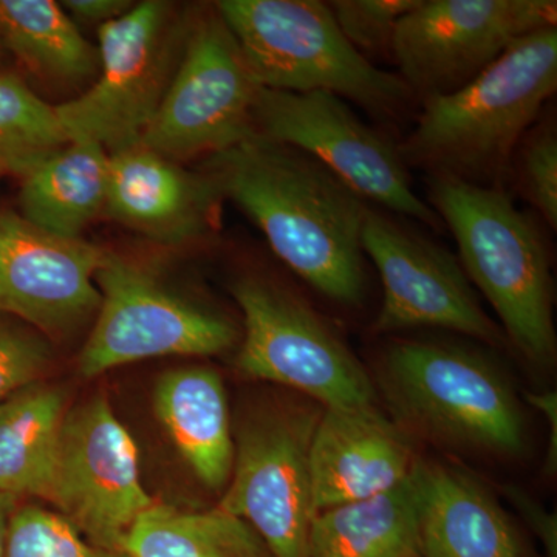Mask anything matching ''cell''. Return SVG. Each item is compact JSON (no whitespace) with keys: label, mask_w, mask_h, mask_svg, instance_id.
I'll list each match as a JSON object with an SVG mask.
<instances>
[{"label":"cell","mask_w":557,"mask_h":557,"mask_svg":"<svg viewBox=\"0 0 557 557\" xmlns=\"http://www.w3.org/2000/svg\"><path fill=\"white\" fill-rule=\"evenodd\" d=\"M207 174L289 270L325 298L361 306L368 201L307 153L258 134L209 157Z\"/></svg>","instance_id":"6da1fadb"},{"label":"cell","mask_w":557,"mask_h":557,"mask_svg":"<svg viewBox=\"0 0 557 557\" xmlns=\"http://www.w3.org/2000/svg\"><path fill=\"white\" fill-rule=\"evenodd\" d=\"M557 90V27L519 39L463 89L420 102L406 166L505 189L512 157Z\"/></svg>","instance_id":"7a4b0ae2"},{"label":"cell","mask_w":557,"mask_h":557,"mask_svg":"<svg viewBox=\"0 0 557 557\" xmlns=\"http://www.w3.org/2000/svg\"><path fill=\"white\" fill-rule=\"evenodd\" d=\"M428 203L456 239L458 260L502 321L505 338L539 369L556 361L549 252L536 220L507 189L428 175Z\"/></svg>","instance_id":"3957f363"},{"label":"cell","mask_w":557,"mask_h":557,"mask_svg":"<svg viewBox=\"0 0 557 557\" xmlns=\"http://www.w3.org/2000/svg\"><path fill=\"white\" fill-rule=\"evenodd\" d=\"M376 381L406 434L445 448L516 457L527 424L502 370L460 344L399 339L381 351Z\"/></svg>","instance_id":"277c9868"},{"label":"cell","mask_w":557,"mask_h":557,"mask_svg":"<svg viewBox=\"0 0 557 557\" xmlns=\"http://www.w3.org/2000/svg\"><path fill=\"white\" fill-rule=\"evenodd\" d=\"M215 9L262 89L327 91L386 124L416 106L397 73L376 67L344 38L327 2L222 0Z\"/></svg>","instance_id":"5b68a950"},{"label":"cell","mask_w":557,"mask_h":557,"mask_svg":"<svg viewBox=\"0 0 557 557\" xmlns=\"http://www.w3.org/2000/svg\"><path fill=\"white\" fill-rule=\"evenodd\" d=\"M231 293L244 314L236 361L244 375L293 388L322 408L379 403L364 366L298 293L256 274L236 278Z\"/></svg>","instance_id":"8992f818"},{"label":"cell","mask_w":557,"mask_h":557,"mask_svg":"<svg viewBox=\"0 0 557 557\" xmlns=\"http://www.w3.org/2000/svg\"><path fill=\"white\" fill-rule=\"evenodd\" d=\"M189 22L177 20L172 3L146 0L101 25L98 79L57 106L69 139L97 143L109 156L138 146L177 70Z\"/></svg>","instance_id":"52a82bcc"},{"label":"cell","mask_w":557,"mask_h":557,"mask_svg":"<svg viewBox=\"0 0 557 557\" xmlns=\"http://www.w3.org/2000/svg\"><path fill=\"white\" fill-rule=\"evenodd\" d=\"M260 137L307 153L368 203L398 218L445 230L437 212L410 185L398 145L327 91L260 89L252 109Z\"/></svg>","instance_id":"ba28073f"},{"label":"cell","mask_w":557,"mask_h":557,"mask_svg":"<svg viewBox=\"0 0 557 557\" xmlns=\"http://www.w3.org/2000/svg\"><path fill=\"white\" fill-rule=\"evenodd\" d=\"M324 408L267 403L234 440V465L219 509L248 523L273 557H307L311 520L310 449Z\"/></svg>","instance_id":"9c48e42d"},{"label":"cell","mask_w":557,"mask_h":557,"mask_svg":"<svg viewBox=\"0 0 557 557\" xmlns=\"http://www.w3.org/2000/svg\"><path fill=\"white\" fill-rule=\"evenodd\" d=\"M260 89L211 7L190 20L177 70L139 146L174 161L233 148L256 134L252 109Z\"/></svg>","instance_id":"30bf717a"},{"label":"cell","mask_w":557,"mask_h":557,"mask_svg":"<svg viewBox=\"0 0 557 557\" xmlns=\"http://www.w3.org/2000/svg\"><path fill=\"white\" fill-rule=\"evenodd\" d=\"M556 25L555 0H418L391 58L420 104L463 89L512 44Z\"/></svg>","instance_id":"8fae6325"},{"label":"cell","mask_w":557,"mask_h":557,"mask_svg":"<svg viewBox=\"0 0 557 557\" xmlns=\"http://www.w3.org/2000/svg\"><path fill=\"white\" fill-rule=\"evenodd\" d=\"M95 282L100 309L78 361L86 379L148 358L219 355L236 343L228 318L175 295L113 252L106 251Z\"/></svg>","instance_id":"7c38bea8"},{"label":"cell","mask_w":557,"mask_h":557,"mask_svg":"<svg viewBox=\"0 0 557 557\" xmlns=\"http://www.w3.org/2000/svg\"><path fill=\"white\" fill-rule=\"evenodd\" d=\"M47 502L91 544L119 553L157 504L143 485L135 440L106 395L65 413Z\"/></svg>","instance_id":"4fadbf2b"},{"label":"cell","mask_w":557,"mask_h":557,"mask_svg":"<svg viewBox=\"0 0 557 557\" xmlns=\"http://www.w3.org/2000/svg\"><path fill=\"white\" fill-rule=\"evenodd\" d=\"M362 249L383 281V306L372 324L375 335L412 329H443L500 346L507 338L493 321L448 249L370 205Z\"/></svg>","instance_id":"5bb4252c"},{"label":"cell","mask_w":557,"mask_h":557,"mask_svg":"<svg viewBox=\"0 0 557 557\" xmlns=\"http://www.w3.org/2000/svg\"><path fill=\"white\" fill-rule=\"evenodd\" d=\"M106 249L54 236L0 212V313L42 333H64L98 313L95 282Z\"/></svg>","instance_id":"9a60e30c"},{"label":"cell","mask_w":557,"mask_h":557,"mask_svg":"<svg viewBox=\"0 0 557 557\" xmlns=\"http://www.w3.org/2000/svg\"><path fill=\"white\" fill-rule=\"evenodd\" d=\"M417 460L412 438L379 406L324 408L310 449L314 515L397 486Z\"/></svg>","instance_id":"2e32d148"},{"label":"cell","mask_w":557,"mask_h":557,"mask_svg":"<svg viewBox=\"0 0 557 557\" xmlns=\"http://www.w3.org/2000/svg\"><path fill=\"white\" fill-rule=\"evenodd\" d=\"M222 194L208 174L182 170L145 146L109 156L104 211L163 244H185L214 228Z\"/></svg>","instance_id":"e0dca14e"},{"label":"cell","mask_w":557,"mask_h":557,"mask_svg":"<svg viewBox=\"0 0 557 557\" xmlns=\"http://www.w3.org/2000/svg\"><path fill=\"white\" fill-rule=\"evenodd\" d=\"M410 479L421 557H530L496 497L463 469L417 460Z\"/></svg>","instance_id":"ac0fdd59"},{"label":"cell","mask_w":557,"mask_h":557,"mask_svg":"<svg viewBox=\"0 0 557 557\" xmlns=\"http://www.w3.org/2000/svg\"><path fill=\"white\" fill-rule=\"evenodd\" d=\"M156 410L197 479L214 491L226 487L234 438L222 376L201 366L164 373L156 388Z\"/></svg>","instance_id":"d6986e66"},{"label":"cell","mask_w":557,"mask_h":557,"mask_svg":"<svg viewBox=\"0 0 557 557\" xmlns=\"http://www.w3.org/2000/svg\"><path fill=\"white\" fill-rule=\"evenodd\" d=\"M109 153L87 139H70L22 177V218L54 236L79 239L104 209Z\"/></svg>","instance_id":"ffe728a7"},{"label":"cell","mask_w":557,"mask_h":557,"mask_svg":"<svg viewBox=\"0 0 557 557\" xmlns=\"http://www.w3.org/2000/svg\"><path fill=\"white\" fill-rule=\"evenodd\" d=\"M307 557H421L410 475L376 496L317 512Z\"/></svg>","instance_id":"44dd1931"},{"label":"cell","mask_w":557,"mask_h":557,"mask_svg":"<svg viewBox=\"0 0 557 557\" xmlns=\"http://www.w3.org/2000/svg\"><path fill=\"white\" fill-rule=\"evenodd\" d=\"M65 413L62 392L39 383L0 405V494L49 500Z\"/></svg>","instance_id":"7402d4cb"},{"label":"cell","mask_w":557,"mask_h":557,"mask_svg":"<svg viewBox=\"0 0 557 557\" xmlns=\"http://www.w3.org/2000/svg\"><path fill=\"white\" fill-rule=\"evenodd\" d=\"M0 47L58 83L83 84L100 73L98 47L53 0H0Z\"/></svg>","instance_id":"603a6c76"},{"label":"cell","mask_w":557,"mask_h":557,"mask_svg":"<svg viewBox=\"0 0 557 557\" xmlns=\"http://www.w3.org/2000/svg\"><path fill=\"white\" fill-rule=\"evenodd\" d=\"M126 557H273L245 520L222 509L183 511L156 504L134 523Z\"/></svg>","instance_id":"cb8c5ba5"},{"label":"cell","mask_w":557,"mask_h":557,"mask_svg":"<svg viewBox=\"0 0 557 557\" xmlns=\"http://www.w3.org/2000/svg\"><path fill=\"white\" fill-rule=\"evenodd\" d=\"M70 141L57 113L14 73L0 72V177L22 178Z\"/></svg>","instance_id":"d4e9b609"},{"label":"cell","mask_w":557,"mask_h":557,"mask_svg":"<svg viewBox=\"0 0 557 557\" xmlns=\"http://www.w3.org/2000/svg\"><path fill=\"white\" fill-rule=\"evenodd\" d=\"M508 183L549 230H557V126L552 110L545 109L519 143Z\"/></svg>","instance_id":"484cf974"},{"label":"cell","mask_w":557,"mask_h":557,"mask_svg":"<svg viewBox=\"0 0 557 557\" xmlns=\"http://www.w3.org/2000/svg\"><path fill=\"white\" fill-rule=\"evenodd\" d=\"M5 557H126L87 541L54 509L20 502L7 533Z\"/></svg>","instance_id":"4316f807"},{"label":"cell","mask_w":557,"mask_h":557,"mask_svg":"<svg viewBox=\"0 0 557 557\" xmlns=\"http://www.w3.org/2000/svg\"><path fill=\"white\" fill-rule=\"evenodd\" d=\"M327 3L344 38L368 58V54L392 53L398 22L418 0H335Z\"/></svg>","instance_id":"83f0119b"},{"label":"cell","mask_w":557,"mask_h":557,"mask_svg":"<svg viewBox=\"0 0 557 557\" xmlns=\"http://www.w3.org/2000/svg\"><path fill=\"white\" fill-rule=\"evenodd\" d=\"M50 366V348L17 318L0 313V405L38 384Z\"/></svg>","instance_id":"f1b7e54d"},{"label":"cell","mask_w":557,"mask_h":557,"mask_svg":"<svg viewBox=\"0 0 557 557\" xmlns=\"http://www.w3.org/2000/svg\"><path fill=\"white\" fill-rule=\"evenodd\" d=\"M509 500L516 505L539 541L544 544L548 557H557V519L525 491L518 486L505 487Z\"/></svg>","instance_id":"f546056e"},{"label":"cell","mask_w":557,"mask_h":557,"mask_svg":"<svg viewBox=\"0 0 557 557\" xmlns=\"http://www.w3.org/2000/svg\"><path fill=\"white\" fill-rule=\"evenodd\" d=\"M134 7L129 0H65L62 9L67 10L70 17L84 24L104 25L119 20Z\"/></svg>","instance_id":"4dcf8cb0"},{"label":"cell","mask_w":557,"mask_h":557,"mask_svg":"<svg viewBox=\"0 0 557 557\" xmlns=\"http://www.w3.org/2000/svg\"><path fill=\"white\" fill-rule=\"evenodd\" d=\"M525 398L533 408L541 410L547 420L549 437L544 469L548 475H553L557 468V394L552 391L542 394L527 392Z\"/></svg>","instance_id":"1f68e13d"},{"label":"cell","mask_w":557,"mask_h":557,"mask_svg":"<svg viewBox=\"0 0 557 557\" xmlns=\"http://www.w3.org/2000/svg\"><path fill=\"white\" fill-rule=\"evenodd\" d=\"M17 504H20V500H16V498L0 494V557L7 555V533H9L11 515H13Z\"/></svg>","instance_id":"d6a6232c"}]
</instances>
